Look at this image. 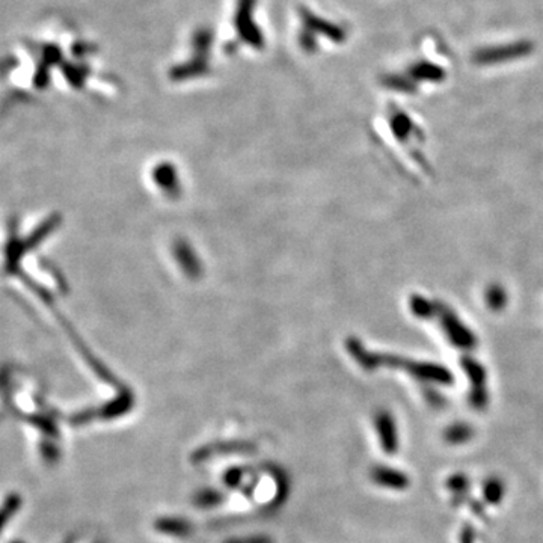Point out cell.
Listing matches in <instances>:
<instances>
[{
    "mask_svg": "<svg viewBox=\"0 0 543 543\" xmlns=\"http://www.w3.org/2000/svg\"><path fill=\"white\" fill-rule=\"evenodd\" d=\"M531 51H533L531 42L516 41L510 44H503V46L478 50L474 55V60L480 65H494V64L509 62V60L528 56Z\"/></svg>",
    "mask_w": 543,
    "mask_h": 543,
    "instance_id": "1",
    "label": "cell"
},
{
    "mask_svg": "<svg viewBox=\"0 0 543 543\" xmlns=\"http://www.w3.org/2000/svg\"><path fill=\"white\" fill-rule=\"evenodd\" d=\"M371 477L378 485L390 489H405L409 485L406 474H403L401 471L392 469V468H385V467L376 468L373 471Z\"/></svg>",
    "mask_w": 543,
    "mask_h": 543,
    "instance_id": "2",
    "label": "cell"
},
{
    "mask_svg": "<svg viewBox=\"0 0 543 543\" xmlns=\"http://www.w3.org/2000/svg\"><path fill=\"white\" fill-rule=\"evenodd\" d=\"M378 431L381 435L383 451L392 454L397 450V435L396 426H394V421L390 415H381L378 418Z\"/></svg>",
    "mask_w": 543,
    "mask_h": 543,
    "instance_id": "3",
    "label": "cell"
},
{
    "mask_svg": "<svg viewBox=\"0 0 543 543\" xmlns=\"http://www.w3.org/2000/svg\"><path fill=\"white\" fill-rule=\"evenodd\" d=\"M156 528L163 534H169V536H177V537L189 536L192 530L190 524L187 521L177 519V518H163L160 521H157Z\"/></svg>",
    "mask_w": 543,
    "mask_h": 543,
    "instance_id": "4",
    "label": "cell"
},
{
    "mask_svg": "<svg viewBox=\"0 0 543 543\" xmlns=\"http://www.w3.org/2000/svg\"><path fill=\"white\" fill-rule=\"evenodd\" d=\"M410 76L415 77V78H419V81H442L444 78V69L436 65V64H432V62H426V60H423V62H418L415 65H412V68H410Z\"/></svg>",
    "mask_w": 543,
    "mask_h": 543,
    "instance_id": "5",
    "label": "cell"
},
{
    "mask_svg": "<svg viewBox=\"0 0 543 543\" xmlns=\"http://www.w3.org/2000/svg\"><path fill=\"white\" fill-rule=\"evenodd\" d=\"M195 501L198 506L201 507H210V506H215V504H219L222 501V494L216 492V490H203V492H199L195 498Z\"/></svg>",
    "mask_w": 543,
    "mask_h": 543,
    "instance_id": "6",
    "label": "cell"
},
{
    "mask_svg": "<svg viewBox=\"0 0 543 543\" xmlns=\"http://www.w3.org/2000/svg\"><path fill=\"white\" fill-rule=\"evenodd\" d=\"M485 494L489 503H498L503 496V485L500 481H489L485 489Z\"/></svg>",
    "mask_w": 543,
    "mask_h": 543,
    "instance_id": "7",
    "label": "cell"
},
{
    "mask_svg": "<svg viewBox=\"0 0 543 543\" xmlns=\"http://www.w3.org/2000/svg\"><path fill=\"white\" fill-rule=\"evenodd\" d=\"M469 437V428L467 426H456L453 427L451 431L449 432V435H446V440H449L450 442L453 444H458V442H463L467 441Z\"/></svg>",
    "mask_w": 543,
    "mask_h": 543,
    "instance_id": "8",
    "label": "cell"
},
{
    "mask_svg": "<svg viewBox=\"0 0 543 543\" xmlns=\"http://www.w3.org/2000/svg\"><path fill=\"white\" fill-rule=\"evenodd\" d=\"M240 476H242V472H240L239 469H233V471L228 472V474H226V477H225L226 485H228V486H235V485H237V478H240Z\"/></svg>",
    "mask_w": 543,
    "mask_h": 543,
    "instance_id": "9",
    "label": "cell"
},
{
    "mask_svg": "<svg viewBox=\"0 0 543 543\" xmlns=\"http://www.w3.org/2000/svg\"><path fill=\"white\" fill-rule=\"evenodd\" d=\"M226 543H272L267 537H249V539H239V540H230Z\"/></svg>",
    "mask_w": 543,
    "mask_h": 543,
    "instance_id": "10",
    "label": "cell"
},
{
    "mask_svg": "<svg viewBox=\"0 0 543 543\" xmlns=\"http://www.w3.org/2000/svg\"><path fill=\"white\" fill-rule=\"evenodd\" d=\"M462 543H474V534L469 530H465L462 534Z\"/></svg>",
    "mask_w": 543,
    "mask_h": 543,
    "instance_id": "11",
    "label": "cell"
}]
</instances>
